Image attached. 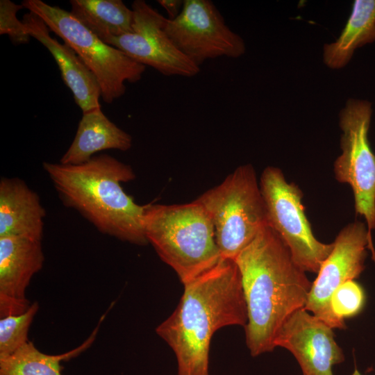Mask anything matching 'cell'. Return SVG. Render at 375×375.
Wrapping results in <instances>:
<instances>
[{
  "instance_id": "4",
  "label": "cell",
  "mask_w": 375,
  "mask_h": 375,
  "mask_svg": "<svg viewBox=\"0 0 375 375\" xmlns=\"http://www.w3.org/2000/svg\"><path fill=\"white\" fill-rule=\"evenodd\" d=\"M144 228L160 259L183 284L215 267L222 259L211 219L198 202L145 205Z\"/></svg>"
},
{
  "instance_id": "9",
  "label": "cell",
  "mask_w": 375,
  "mask_h": 375,
  "mask_svg": "<svg viewBox=\"0 0 375 375\" xmlns=\"http://www.w3.org/2000/svg\"><path fill=\"white\" fill-rule=\"evenodd\" d=\"M165 31L175 47L199 67L208 60L237 58L245 51L243 39L226 25L210 0H184L179 15L167 18Z\"/></svg>"
},
{
  "instance_id": "12",
  "label": "cell",
  "mask_w": 375,
  "mask_h": 375,
  "mask_svg": "<svg viewBox=\"0 0 375 375\" xmlns=\"http://www.w3.org/2000/svg\"><path fill=\"white\" fill-rule=\"evenodd\" d=\"M274 346L285 348L294 356L303 375H333V367L344 360L333 328L303 308L285 321Z\"/></svg>"
},
{
  "instance_id": "3",
  "label": "cell",
  "mask_w": 375,
  "mask_h": 375,
  "mask_svg": "<svg viewBox=\"0 0 375 375\" xmlns=\"http://www.w3.org/2000/svg\"><path fill=\"white\" fill-rule=\"evenodd\" d=\"M43 168L63 204L76 210L99 231L134 244L148 243L145 205L137 204L121 185L135 178L131 165L99 154L78 165L44 162Z\"/></svg>"
},
{
  "instance_id": "21",
  "label": "cell",
  "mask_w": 375,
  "mask_h": 375,
  "mask_svg": "<svg viewBox=\"0 0 375 375\" xmlns=\"http://www.w3.org/2000/svg\"><path fill=\"white\" fill-rule=\"evenodd\" d=\"M365 293L355 280H350L339 286L331 297V308L340 320L358 315L365 303Z\"/></svg>"
},
{
  "instance_id": "16",
  "label": "cell",
  "mask_w": 375,
  "mask_h": 375,
  "mask_svg": "<svg viewBox=\"0 0 375 375\" xmlns=\"http://www.w3.org/2000/svg\"><path fill=\"white\" fill-rule=\"evenodd\" d=\"M132 137L112 123L101 107L83 113L75 137L60 158L65 165H78L89 160L103 150L127 151L132 147Z\"/></svg>"
},
{
  "instance_id": "23",
  "label": "cell",
  "mask_w": 375,
  "mask_h": 375,
  "mask_svg": "<svg viewBox=\"0 0 375 375\" xmlns=\"http://www.w3.org/2000/svg\"><path fill=\"white\" fill-rule=\"evenodd\" d=\"M184 1L182 0H158V3L167 11L168 19L176 18L181 13Z\"/></svg>"
},
{
  "instance_id": "1",
  "label": "cell",
  "mask_w": 375,
  "mask_h": 375,
  "mask_svg": "<svg viewBox=\"0 0 375 375\" xmlns=\"http://www.w3.org/2000/svg\"><path fill=\"white\" fill-rule=\"evenodd\" d=\"M183 285L177 307L156 332L174 351L177 375H210L213 334L247 322L240 272L234 260L222 258Z\"/></svg>"
},
{
  "instance_id": "2",
  "label": "cell",
  "mask_w": 375,
  "mask_h": 375,
  "mask_svg": "<svg viewBox=\"0 0 375 375\" xmlns=\"http://www.w3.org/2000/svg\"><path fill=\"white\" fill-rule=\"evenodd\" d=\"M247 310L246 344L253 357L272 351L285 321L304 308L312 283L266 224L235 258Z\"/></svg>"
},
{
  "instance_id": "20",
  "label": "cell",
  "mask_w": 375,
  "mask_h": 375,
  "mask_svg": "<svg viewBox=\"0 0 375 375\" xmlns=\"http://www.w3.org/2000/svg\"><path fill=\"white\" fill-rule=\"evenodd\" d=\"M38 310L35 301L22 314L1 317L0 358L12 355L28 342V330Z\"/></svg>"
},
{
  "instance_id": "13",
  "label": "cell",
  "mask_w": 375,
  "mask_h": 375,
  "mask_svg": "<svg viewBox=\"0 0 375 375\" xmlns=\"http://www.w3.org/2000/svg\"><path fill=\"white\" fill-rule=\"evenodd\" d=\"M42 241L0 237V317L24 312L31 306L26 290L43 267Z\"/></svg>"
},
{
  "instance_id": "22",
  "label": "cell",
  "mask_w": 375,
  "mask_h": 375,
  "mask_svg": "<svg viewBox=\"0 0 375 375\" xmlns=\"http://www.w3.org/2000/svg\"><path fill=\"white\" fill-rule=\"evenodd\" d=\"M23 8L22 4L10 0L0 1V34L8 35L15 44H26L31 38L22 21L17 17V12Z\"/></svg>"
},
{
  "instance_id": "8",
  "label": "cell",
  "mask_w": 375,
  "mask_h": 375,
  "mask_svg": "<svg viewBox=\"0 0 375 375\" xmlns=\"http://www.w3.org/2000/svg\"><path fill=\"white\" fill-rule=\"evenodd\" d=\"M372 105L351 99L340 114L342 153L333 171L338 182L352 189L356 215L362 217L371 235L375 228V154L368 139Z\"/></svg>"
},
{
  "instance_id": "17",
  "label": "cell",
  "mask_w": 375,
  "mask_h": 375,
  "mask_svg": "<svg viewBox=\"0 0 375 375\" xmlns=\"http://www.w3.org/2000/svg\"><path fill=\"white\" fill-rule=\"evenodd\" d=\"M375 42V0H356L338 40L324 47V61L331 69H340L359 47Z\"/></svg>"
},
{
  "instance_id": "19",
  "label": "cell",
  "mask_w": 375,
  "mask_h": 375,
  "mask_svg": "<svg viewBox=\"0 0 375 375\" xmlns=\"http://www.w3.org/2000/svg\"><path fill=\"white\" fill-rule=\"evenodd\" d=\"M93 340L90 338L78 348L60 355L44 353L28 341L12 355L0 358V375H62L60 362L79 354Z\"/></svg>"
},
{
  "instance_id": "15",
  "label": "cell",
  "mask_w": 375,
  "mask_h": 375,
  "mask_svg": "<svg viewBox=\"0 0 375 375\" xmlns=\"http://www.w3.org/2000/svg\"><path fill=\"white\" fill-rule=\"evenodd\" d=\"M45 210L38 194L19 178L0 180V237L42 241Z\"/></svg>"
},
{
  "instance_id": "6",
  "label": "cell",
  "mask_w": 375,
  "mask_h": 375,
  "mask_svg": "<svg viewBox=\"0 0 375 375\" xmlns=\"http://www.w3.org/2000/svg\"><path fill=\"white\" fill-rule=\"evenodd\" d=\"M22 4L75 51L96 77L106 103L125 94L126 82L136 83L142 78L146 66L104 42L70 12L41 0H24Z\"/></svg>"
},
{
  "instance_id": "5",
  "label": "cell",
  "mask_w": 375,
  "mask_h": 375,
  "mask_svg": "<svg viewBox=\"0 0 375 375\" xmlns=\"http://www.w3.org/2000/svg\"><path fill=\"white\" fill-rule=\"evenodd\" d=\"M194 201L211 219L222 258L235 260L267 224L260 184L251 164L238 167Z\"/></svg>"
},
{
  "instance_id": "14",
  "label": "cell",
  "mask_w": 375,
  "mask_h": 375,
  "mask_svg": "<svg viewBox=\"0 0 375 375\" xmlns=\"http://www.w3.org/2000/svg\"><path fill=\"white\" fill-rule=\"evenodd\" d=\"M26 31L42 44L53 56L62 79L72 91L75 103L85 112L101 107V88L93 73L75 51L50 35V29L36 14L28 12L22 18Z\"/></svg>"
},
{
  "instance_id": "18",
  "label": "cell",
  "mask_w": 375,
  "mask_h": 375,
  "mask_svg": "<svg viewBox=\"0 0 375 375\" xmlns=\"http://www.w3.org/2000/svg\"><path fill=\"white\" fill-rule=\"evenodd\" d=\"M72 15L104 42L133 32L134 14L121 0H71Z\"/></svg>"
},
{
  "instance_id": "11",
  "label": "cell",
  "mask_w": 375,
  "mask_h": 375,
  "mask_svg": "<svg viewBox=\"0 0 375 375\" xmlns=\"http://www.w3.org/2000/svg\"><path fill=\"white\" fill-rule=\"evenodd\" d=\"M133 32L111 38L105 42L133 60L148 65L164 76L192 77L200 67L173 44L165 31L167 18L144 0H135Z\"/></svg>"
},
{
  "instance_id": "24",
  "label": "cell",
  "mask_w": 375,
  "mask_h": 375,
  "mask_svg": "<svg viewBox=\"0 0 375 375\" xmlns=\"http://www.w3.org/2000/svg\"><path fill=\"white\" fill-rule=\"evenodd\" d=\"M351 375H362L360 373L357 368H355Z\"/></svg>"
},
{
  "instance_id": "10",
  "label": "cell",
  "mask_w": 375,
  "mask_h": 375,
  "mask_svg": "<svg viewBox=\"0 0 375 375\" xmlns=\"http://www.w3.org/2000/svg\"><path fill=\"white\" fill-rule=\"evenodd\" d=\"M375 261L372 235L366 224L356 221L345 226L333 242L331 253L322 263L317 276L312 283L304 309L332 328H344L331 308V297L342 284L357 278L365 269L367 251Z\"/></svg>"
},
{
  "instance_id": "7",
  "label": "cell",
  "mask_w": 375,
  "mask_h": 375,
  "mask_svg": "<svg viewBox=\"0 0 375 375\" xmlns=\"http://www.w3.org/2000/svg\"><path fill=\"white\" fill-rule=\"evenodd\" d=\"M259 184L267 224L287 246L301 269L317 274L333 250V242L323 243L314 235L302 204L301 190L295 183H288L279 168L272 166L263 170Z\"/></svg>"
}]
</instances>
